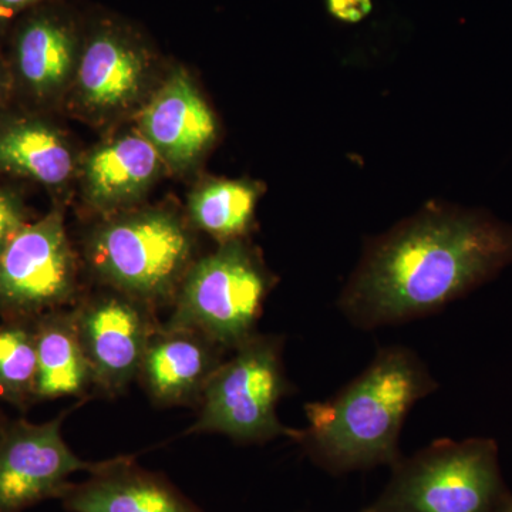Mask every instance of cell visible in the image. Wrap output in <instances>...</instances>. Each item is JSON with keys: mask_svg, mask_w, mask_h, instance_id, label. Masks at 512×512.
<instances>
[{"mask_svg": "<svg viewBox=\"0 0 512 512\" xmlns=\"http://www.w3.org/2000/svg\"><path fill=\"white\" fill-rule=\"evenodd\" d=\"M511 265V222L430 201L366 242L338 306L359 329L400 325L440 312Z\"/></svg>", "mask_w": 512, "mask_h": 512, "instance_id": "cell-1", "label": "cell"}, {"mask_svg": "<svg viewBox=\"0 0 512 512\" xmlns=\"http://www.w3.org/2000/svg\"><path fill=\"white\" fill-rule=\"evenodd\" d=\"M437 389L439 383L416 352L387 346L335 396L305 404L309 426L298 444L332 474L392 468L403 457L399 440L407 414Z\"/></svg>", "mask_w": 512, "mask_h": 512, "instance_id": "cell-2", "label": "cell"}, {"mask_svg": "<svg viewBox=\"0 0 512 512\" xmlns=\"http://www.w3.org/2000/svg\"><path fill=\"white\" fill-rule=\"evenodd\" d=\"M497 441L443 439L402 457L369 510L376 512H497L511 495Z\"/></svg>", "mask_w": 512, "mask_h": 512, "instance_id": "cell-3", "label": "cell"}, {"mask_svg": "<svg viewBox=\"0 0 512 512\" xmlns=\"http://www.w3.org/2000/svg\"><path fill=\"white\" fill-rule=\"evenodd\" d=\"M275 278L245 239L224 242L192 264L165 328L201 333L228 353L258 333Z\"/></svg>", "mask_w": 512, "mask_h": 512, "instance_id": "cell-4", "label": "cell"}, {"mask_svg": "<svg viewBox=\"0 0 512 512\" xmlns=\"http://www.w3.org/2000/svg\"><path fill=\"white\" fill-rule=\"evenodd\" d=\"M192 252L194 241L184 222L158 210L101 224L86 244L87 261L100 281L153 309L173 305Z\"/></svg>", "mask_w": 512, "mask_h": 512, "instance_id": "cell-5", "label": "cell"}, {"mask_svg": "<svg viewBox=\"0 0 512 512\" xmlns=\"http://www.w3.org/2000/svg\"><path fill=\"white\" fill-rule=\"evenodd\" d=\"M292 390L285 372L284 338L258 332L211 377L188 433L224 434L239 444L279 437L298 443L302 430L286 427L276 412Z\"/></svg>", "mask_w": 512, "mask_h": 512, "instance_id": "cell-6", "label": "cell"}, {"mask_svg": "<svg viewBox=\"0 0 512 512\" xmlns=\"http://www.w3.org/2000/svg\"><path fill=\"white\" fill-rule=\"evenodd\" d=\"M77 265L63 215L28 222L0 254V319L39 318L76 305Z\"/></svg>", "mask_w": 512, "mask_h": 512, "instance_id": "cell-7", "label": "cell"}, {"mask_svg": "<svg viewBox=\"0 0 512 512\" xmlns=\"http://www.w3.org/2000/svg\"><path fill=\"white\" fill-rule=\"evenodd\" d=\"M73 312L94 390L120 396L137 379L148 343L161 326L154 309L113 289L76 303Z\"/></svg>", "mask_w": 512, "mask_h": 512, "instance_id": "cell-8", "label": "cell"}, {"mask_svg": "<svg viewBox=\"0 0 512 512\" xmlns=\"http://www.w3.org/2000/svg\"><path fill=\"white\" fill-rule=\"evenodd\" d=\"M67 413L46 423L9 421L0 436V512H23L59 500L70 477L92 473L101 461H84L63 439Z\"/></svg>", "mask_w": 512, "mask_h": 512, "instance_id": "cell-9", "label": "cell"}, {"mask_svg": "<svg viewBox=\"0 0 512 512\" xmlns=\"http://www.w3.org/2000/svg\"><path fill=\"white\" fill-rule=\"evenodd\" d=\"M86 29L77 60V87L89 109H123L146 82L150 52L137 32L119 20L101 18Z\"/></svg>", "mask_w": 512, "mask_h": 512, "instance_id": "cell-10", "label": "cell"}, {"mask_svg": "<svg viewBox=\"0 0 512 512\" xmlns=\"http://www.w3.org/2000/svg\"><path fill=\"white\" fill-rule=\"evenodd\" d=\"M227 353L201 333L161 323L148 343L137 379L158 407H198Z\"/></svg>", "mask_w": 512, "mask_h": 512, "instance_id": "cell-11", "label": "cell"}, {"mask_svg": "<svg viewBox=\"0 0 512 512\" xmlns=\"http://www.w3.org/2000/svg\"><path fill=\"white\" fill-rule=\"evenodd\" d=\"M59 501L67 512H204L167 477L130 456L101 461L82 483L72 481Z\"/></svg>", "mask_w": 512, "mask_h": 512, "instance_id": "cell-12", "label": "cell"}, {"mask_svg": "<svg viewBox=\"0 0 512 512\" xmlns=\"http://www.w3.org/2000/svg\"><path fill=\"white\" fill-rule=\"evenodd\" d=\"M141 136L174 168H185L214 144L218 124L184 70H175L140 116Z\"/></svg>", "mask_w": 512, "mask_h": 512, "instance_id": "cell-13", "label": "cell"}, {"mask_svg": "<svg viewBox=\"0 0 512 512\" xmlns=\"http://www.w3.org/2000/svg\"><path fill=\"white\" fill-rule=\"evenodd\" d=\"M43 3L16 19L12 57L16 74L33 96H55L72 76L83 37L70 16Z\"/></svg>", "mask_w": 512, "mask_h": 512, "instance_id": "cell-14", "label": "cell"}, {"mask_svg": "<svg viewBox=\"0 0 512 512\" xmlns=\"http://www.w3.org/2000/svg\"><path fill=\"white\" fill-rule=\"evenodd\" d=\"M37 402L84 397L94 390L72 309H56L36 319Z\"/></svg>", "mask_w": 512, "mask_h": 512, "instance_id": "cell-15", "label": "cell"}, {"mask_svg": "<svg viewBox=\"0 0 512 512\" xmlns=\"http://www.w3.org/2000/svg\"><path fill=\"white\" fill-rule=\"evenodd\" d=\"M161 161L156 148L143 136L117 138L87 158V197L101 210L136 200L157 177Z\"/></svg>", "mask_w": 512, "mask_h": 512, "instance_id": "cell-16", "label": "cell"}, {"mask_svg": "<svg viewBox=\"0 0 512 512\" xmlns=\"http://www.w3.org/2000/svg\"><path fill=\"white\" fill-rule=\"evenodd\" d=\"M73 167L72 151L49 124L32 119L0 124V173L57 187L72 177Z\"/></svg>", "mask_w": 512, "mask_h": 512, "instance_id": "cell-17", "label": "cell"}, {"mask_svg": "<svg viewBox=\"0 0 512 512\" xmlns=\"http://www.w3.org/2000/svg\"><path fill=\"white\" fill-rule=\"evenodd\" d=\"M259 195L261 188L251 181L212 180L191 195V220L221 244L244 239L254 225Z\"/></svg>", "mask_w": 512, "mask_h": 512, "instance_id": "cell-18", "label": "cell"}, {"mask_svg": "<svg viewBox=\"0 0 512 512\" xmlns=\"http://www.w3.org/2000/svg\"><path fill=\"white\" fill-rule=\"evenodd\" d=\"M36 319L0 322V402L23 412L37 403Z\"/></svg>", "mask_w": 512, "mask_h": 512, "instance_id": "cell-19", "label": "cell"}, {"mask_svg": "<svg viewBox=\"0 0 512 512\" xmlns=\"http://www.w3.org/2000/svg\"><path fill=\"white\" fill-rule=\"evenodd\" d=\"M28 224L23 202L16 194L0 190V254L10 239Z\"/></svg>", "mask_w": 512, "mask_h": 512, "instance_id": "cell-20", "label": "cell"}, {"mask_svg": "<svg viewBox=\"0 0 512 512\" xmlns=\"http://www.w3.org/2000/svg\"><path fill=\"white\" fill-rule=\"evenodd\" d=\"M325 3L333 19L348 25L363 22L373 12V0H325Z\"/></svg>", "mask_w": 512, "mask_h": 512, "instance_id": "cell-21", "label": "cell"}, {"mask_svg": "<svg viewBox=\"0 0 512 512\" xmlns=\"http://www.w3.org/2000/svg\"><path fill=\"white\" fill-rule=\"evenodd\" d=\"M50 0H0V32L26 12Z\"/></svg>", "mask_w": 512, "mask_h": 512, "instance_id": "cell-22", "label": "cell"}, {"mask_svg": "<svg viewBox=\"0 0 512 512\" xmlns=\"http://www.w3.org/2000/svg\"><path fill=\"white\" fill-rule=\"evenodd\" d=\"M9 92V72L8 67L3 63L0 57V103L5 100L6 94Z\"/></svg>", "mask_w": 512, "mask_h": 512, "instance_id": "cell-23", "label": "cell"}, {"mask_svg": "<svg viewBox=\"0 0 512 512\" xmlns=\"http://www.w3.org/2000/svg\"><path fill=\"white\" fill-rule=\"evenodd\" d=\"M497 512H512V494L504 501V504L501 505L500 510Z\"/></svg>", "mask_w": 512, "mask_h": 512, "instance_id": "cell-24", "label": "cell"}, {"mask_svg": "<svg viewBox=\"0 0 512 512\" xmlns=\"http://www.w3.org/2000/svg\"><path fill=\"white\" fill-rule=\"evenodd\" d=\"M9 420L6 419L5 413L2 412V409H0V436H2L3 431L6 430V427H8Z\"/></svg>", "mask_w": 512, "mask_h": 512, "instance_id": "cell-25", "label": "cell"}, {"mask_svg": "<svg viewBox=\"0 0 512 512\" xmlns=\"http://www.w3.org/2000/svg\"><path fill=\"white\" fill-rule=\"evenodd\" d=\"M362 512H376V511H372V510H369V508H366V510L362 511Z\"/></svg>", "mask_w": 512, "mask_h": 512, "instance_id": "cell-26", "label": "cell"}]
</instances>
